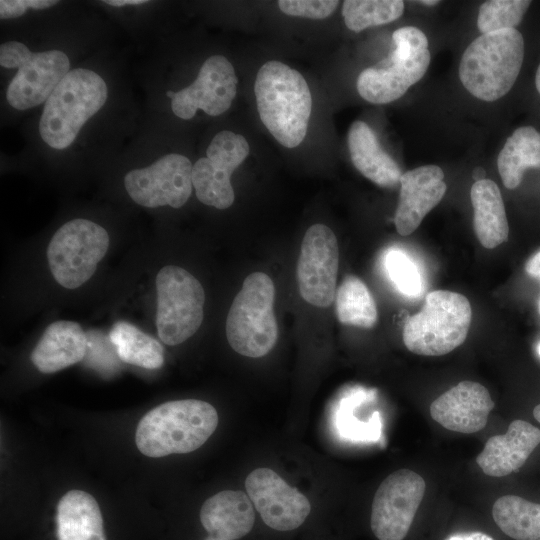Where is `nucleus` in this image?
Segmentation results:
<instances>
[{"instance_id": "1", "label": "nucleus", "mask_w": 540, "mask_h": 540, "mask_svg": "<svg viewBox=\"0 0 540 540\" xmlns=\"http://www.w3.org/2000/svg\"><path fill=\"white\" fill-rule=\"evenodd\" d=\"M254 92L261 121L283 146L294 148L305 138L312 97L304 77L288 65L272 60L259 69Z\"/></svg>"}, {"instance_id": "2", "label": "nucleus", "mask_w": 540, "mask_h": 540, "mask_svg": "<svg viewBox=\"0 0 540 540\" xmlns=\"http://www.w3.org/2000/svg\"><path fill=\"white\" fill-rule=\"evenodd\" d=\"M217 425L218 413L208 402L197 399L169 401L142 417L135 442L139 451L148 457L189 453L201 447Z\"/></svg>"}, {"instance_id": "3", "label": "nucleus", "mask_w": 540, "mask_h": 540, "mask_svg": "<svg viewBox=\"0 0 540 540\" xmlns=\"http://www.w3.org/2000/svg\"><path fill=\"white\" fill-rule=\"evenodd\" d=\"M525 43L516 29L482 34L464 51L459 78L474 97L495 101L516 82L524 60Z\"/></svg>"}, {"instance_id": "4", "label": "nucleus", "mask_w": 540, "mask_h": 540, "mask_svg": "<svg viewBox=\"0 0 540 540\" xmlns=\"http://www.w3.org/2000/svg\"><path fill=\"white\" fill-rule=\"evenodd\" d=\"M107 92L105 81L94 71H69L45 102L39 124L43 141L55 149L70 146L86 121L105 104Z\"/></svg>"}, {"instance_id": "5", "label": "nucleus", "mask_w": 540, "mask_h": 540, "mask_svg": "<svg viewBox=\"0 0 540 540\" xmlns=\"http://www.w3.org/2000/svg\"><path fill=\"white\" fill-rule=\"evenodd\" d=\"M472 321V308L462 294L434 290L422 309L403 328L406 348L417 355L442 356L464 343Z\"/></svg>"}, {"instance_id": "6", "label": "nucleus", "mask_w": 540, "mask_h": 540, "mask_svg": "<svg viewBox=\"0 0 540 540\" xmlns=\"http://www.w3.org/2000/svg\"><path fill=\"white\" fill-rule=\"evenodd\" d=\"M275 286L263 272L248 275L226 319V337L237 353L251 358L268 354L278 339Z\"/></svg>"}, {"instance_id": "7", "label": "nucleus", "mask_w": 540, "mask_h": 540, "mask_svg": "<svg viewBox=\"0 0 540 540\" xmlns=\"http://www.w3.org/2000/svg\"><path fill=\"white\" fill-rule=\"evenodd\" d=\"M394 51L377 65L363 70L357 79L360 96L373 104H386L402 97L423 78L429 64L428 39L417 27L394 31Z\"/></svg>"}, {"instance_id": "8", "label": "nucleus", "mask_w": 540, "mask_h": 540, "mask_svg": "<svg viewBox=\"0 0 540 540\" xmlns=\"http://www.w3.org/2000/svg\"><path fill=\"white\" fill-rule=\"evenodd\" d=\"M156 328L160 340L170 346L194 335L204 317L205 293L187 270L168 265L156 276Z\"/></svg>"}, {"instance_id": "9", "label": "nucleus", "mask_w": 540, "mask_h": 540, "mask_svg": "<svg viewBox=\"0 0 540 540\" xmlns=\"http://www.w3.org/2000/svg\"><path fill=\"white\" fill-rule=\"evenodd\" d=\"M108 247L109 235L102 226L87 219L68 221L48 245L50 271L59 285L76 289L92 277Z\"/></svg>"}, {"instance_id": "10", "label": "nucleus", "mask_w": 540, "mask_h": 540, "mask_svg": "<svg viewBox=\"0 0 540 540\" xmlns=\"http://www.w3.org/2000/svg\"><path fill=\"white\" fill-rule=\"evenodd\" d=\"M0 64L4 68H18L6 93L8 103L18 110L47 101L70 67L69 59L62 51L32 53L17 41L1 44Z\"/></svg>"}, {"instance_id": "11", "label": "nucleus", "mask_w": 540, "mask_h": 540, "mask_svg": "<svg viewBox=\"0 0 540 540\" xmlns=\"http://www.w3.org/2000/svg\"><path fill=\"white\" fill-rule=\"evenodd\" d=\"M426 484L422 476L410 469H399L388 475L375 492L370 528L378 540H403L423 500Z\"/></svg>"}, {"instance_id": "12", "label": "nucleus", "mask_w": 540, "mask_h": 540, "mask_svg": "<svg viewBox=\"0 0 540 540\" xmlns=\"http://www.w3.org/2000/svg\"><path fill=\"white\" fill-rule=\"evenodd\" d=\"M248 154L249 144L242 135L231 131L217 133L206 157L193 165L192 183L198 200L217 209L229 208L235 198L231 175Z\"/></svg>"}, {"instance_id": "13", "label": "nucleus", "mask_w": 540, "mask_h": 540, "mask_svg": "<svg viewBox=\"0 0 540 540\" xmlns=\"http://www.w3.org/2000/svg\"><path fill=\"white\" fill-rule=\"evenodd\" d=\"M339 268V247L333 231L314 224L304 235L297 263L302 298L316 307H328L334 299Z\"/></svg>"}, {"instance_id": "14", "label": "nucleus", "mask_w": 540, "mask_h": 540, "mask_svg": "<svg viewBox=\"0 0 540 540\" xmlns=\"http://www.w3.org/2000/svg\"><path fill=\"white\" fill-rule=\"evenodd\" d=\"M245 488L264 525L277 533L299 529L311 513L308 498L269 468L250 472Z\"/></svg>"}, {"instance_id": "15", "label": "nucleus", "mask_w": 540, "mask_h": 540, "mask_svg": "<svg viewBox=\"0 0 540 540\" xmlns=\"http://www.w3.org/2000/svg\"><path fill=\"white\" fill-rule=\"evenodd\" d=\"M192 169L187 157L168 154L146 168L128 172L124 185L132 200L141 206L180 208L192 193Z\"/></svg>"}, {"instance_id": "16", "label": "nucleus", "mask_w": 540, "mask_h": 540, "mask_svg": "<svg viewBox=\"0 0 540 540\" xmlns=\"http://www.w3.org/2000/svg\"><path fill=\"white\" fill-rule=\"evenodd\" d=\"M237 82L230 61L222 55H213L203 63L196 80L174 94L172 111L185 120L195 116L198 109L210 116L220 115L231 106Z\"/></svg>"}, {"instance_id": "17", "label": "nucleus", "mask_w": 540, "mask_h": 540, "mask_svg": "<svg viewBox=\"0 0 540 540\" xmlns=\"http://www.w3.org/2000/svg\"><path fill=\"white\" fill-rule=\"evenodd\" d=\"M494 406L487 388L465 380L436 398L430 405V415L450 431L471 434L486 426Z\"/></svg>"}, {"instance_id": "18", "label": "nucleus", "mask_w": 540, "mask_h": 540, "mask_svg": "<svg viewBox=\"0 0 540 540\" xmlns=\"http://www.w3.org/2000/svg\"><path fill=\"white\" fill-rule=\"evenodd\" d=\"M446 190L444 172L437 165L419 166L403 173L394 217L397 232L402 236L414 232Z\"/></svg>"}, {"instance_id": "19", "label": "nucleus", "mask_w": 540, "mask_h": 540, "mask_svg": "<svg viewBox=\"0 0 540 540\" xmlns=\"http://www.w3.org/2000/svg\"><path fill=\"white\" fill-rule=\"evenodd\" d=\"M539 443V428L524 420H514L505 434L487 440L476 462L486 475L504 477L519 470Z\"/></svg>"}, {"instance_id": "20", "label": "nucleus", "mask_w": 540, "mask_h": 540, "mask_svg": "<svg viewBox=\"0 0 540 540\" xmlns=\"http://www.w3.org/2000/svg\"><path fill=\"white\" fill-rule=\"evenodd\" d=\"M255 511L243 491L224 490L203 503L199 519L208 536L218 540H241L255 527Z\"/></svg>"}, {"instance_id": "21", "label": "nucleus", "mask_w": 540, "mask_h": 540, "mask_svg": "<svg viewBox=\"0 0 540 540\" xmlns=\"http://www.w3.org/2000/svg\"><path fill=\"white\" fill-rule=\"evenodd\" d=\"M87 334L73 321L51 323L31 353V361L42 373H54L84 360Z\"/></svg>"}, {"instance_id": "22", "label": "nucleus", "mask_w": 540, "mask_h": 540, "mask_svg": "<svg viewBox=\"0 0 540 540\" xmlns=\"http://www.w3.org/2000/svg\"><path fill=\"white\" fill-rule=\"evenodd\" d=\"M348 148L355 168L380 187L400 183V167L381 147L374 131L363 121H355L348 132Z\"/></svg>"}, {"instance_id": "23", "label": "nucleus", "mask_w": 540, "mask_h": 540, "mask_svg": "<svg viewBox=\"0 0 540 540\" xmlns=\"http://www.w3.org/2000/svg\"><path fill=\"white\" fill-rule=\"evenodd\" d=\"M473 226L477 239L487 249L503 244L509 237L504 202L497 184L490 179L475 181L470 190Z\"/></svg>"}, {"instance_id": "24", "label": "nucleus", "mask_w": 540, "mask_h": 540, "mask_svg": "<svg viewBox=\"0 0 540 540\" xmlns=\"http://www.w3.org/2000/svg\"><path fill=\"white\" fill-rule=\"evenodd\" d=\"M58 540H106L95 498L81 490L67 492L57 506Z\"/></svg>"}, {"instance_id": "25", "label": "nucleus", "mask_w": 540, "mask_h": 540, "mask_svg": "<svg viewBox=\"0 0 540 540\" xmlns=\"http://www.w3.org/2000/svg\"><path fill=\"white\" fill-rule=\"evenodd\" d=\"M497 167L504 186L517 188L528 168H540V132L532 126L517 128L501 149Z\"/></svg>"}, {"instance_id": "26", "label": "nucleus", "mask_w": 540, "mask_h": 540, "mask_svg": "<svg viewBox=\"0 0 540 540\" xmlns=\"http://www.w3.org/2000/svg\"><path fill=\"white\" fill-rule=\"evenodd\" d=\"M108 337L119 359L127 364L158 369L164 363L162 344L129 322H116Z\"/></svg>"}, {"instance_id": "27", "label": "nucleus", "mask_w": 540, "mask_h": 540, "mask_svg": "<svg viewBox=\"0 0 540 540\" xmlns=\"http://www.w3.org/2000/svg\"><path fill=\"white\" fill-rule=\"evenodd\" d=\"M492 516L503 533L515 540H540V504L504 495L493 504Z\"/></svg>"}, {"instance_id": "28", "label": "nucleus", "mask_w": 540, "mask_h": 540, "mask_svg": "<svg viewBox=\"0 0 540 540\" xmlns=\"http://www.w3.org/2000/svg\"><path fill=\"white\" fill-rule=\"evenodd\" d=\"M336 314L345 325L372 328L377 321L375 300L365 283L356 276H346L336 292Z\"/></svg>"}, {"instance_id": "29", "label": "nucleus", "mask_w": 540, "mask_h": 540, "mask_svg": "<svg viewBox=\"0 0 540 540\" xmlns=\"http://www.w3.org/2000/svg\"><path fill=\"white\" fill-rule=\"evenodd\" d=\"M403 11L401 0H346L342 5L345 25L354 32L390 23L401 17Z\"/></svg>"}, {"instance_id": "30", "label": "nucleus", "mask_w": 540, "mask_h": 540, "mask_svg": "<svg viewBox=\"0 0 540 540\" xmlns=\"http://www.w3.org/2000/svg\"><path fill=\"white\" fill-rule=\"evenodd\" d=\"M531 1L490 0L479 9L477 26L482 34L513 29L520 24Z\"/></svg>"}, {"instance_id": "31", "label": "nucleus", "mask_w": 540, "mask_h": 540, "mask_svg": "<svg viewBox=\"0 0 540 540\" xmlns=\"http://www.w3.org/2000/svg\"><path fill=\"white\" fill-rule=\"evenodd\" d=\"M390 279L404 295L414 297L421 291V278L414 262L404 253L391 251L386 256Z\"/></svg>"}, {"instance_id": "32", "label": "nucleus", "mask_w": 540, "mask_h": 540, "mask_svg": "<svg viewBox=\"0 0 540 540\" xmlns=\"http://www.w3.org/2000/svg\"><path fill=\"white\" fill-rule=\"evenodd\" d=\"M86 334L88 347L84 359L87 365L102 374L114 373L119 365L117 360L119 357L110 339L106 342L102 334L95 331H89Z\"/></svg>"}, {"instance_id": "33", "label": "nucleus", "mask_w": 540, "mask_h": 540, "mask_svg": "<svg viewBox=\"0 0 540 540\" xmlns=\"http://www.w3.org/2000/svg\"><path fill=\"white\" fill-rule=\"evenodd\" d=\"M339 1L333 0H280V10L290 16L324 19L337 8Z\"/></svg>"}, {"instance_id": "34", "label": "nucleus", "mask_w": 540, "mask_h": 540, "mask_svg": "<svg viewBox=\"0 0 540 540\" xmlns=\"http://www.w3.org/2000/svg\"><path fill=\"white\" fill-rule=\"evenodd\" d=\"M58 1L51 0H1V19L16 18L23 15L28 8L45 9L54 6Z\"/></svg>"}, {"instance_id": "35", "label": "nucleus", "mask_w": 540, "mask_h": 540, "mask_svg": "<svg viewBox=\"0 0 540 540\" xmlns=\"http://www.w3.org/2000/svg\"><path fill=\"white\" fill-rule=\"evenodd\" d=\"M444 540H495L490 535L480 531L455 532L447 536Z\"/></svg>"}, {"instance_id": "36", "label": "nucleus", "mask_w": 540, "mask_h": 540, "mask_svg": "<svg viewBox=\"0 0 540 540\" xmlns=\"http://www.w3.org/2000/svg\"><path fill=\"white\" fill-rule=\"evenodd\" d=\"M525 270L530 276L540 278V251L527 261Z\"/></svg>"}, {"instance_id": "37", "label": "nucleus", "mask_w": 540, "mask_h": 540, "mask_svg": "<svg viewBox=\"0 0 540 540\" xmlns=\"http://www.w3.org/2000/svg\"><path fill=\"white\" fill-rule=\"evenodd\" d=\"M104 2L112 6L140 5L147 3L145 0H107Z\"/></svg>"}, {"instance_id": "38", "label": "nucleus", "mask_w": 540, "mask_h": 540, "mask_svg": "<svg viewBox=\"0 0 540 540\" xmlns=\"http://www.w3.org/2000/svg\"><path fill=\"white\" fill-rule=\"evenodd\" d=\"M535 86L538 93L540 94V64L538 65L536 74H535Z\"/></svg>"}, {"instance_id": "39", "label": "nucleus", "mask_w": 540, "mask_h": 540, "mask_svg": "<svg viewBox=\"0 0 540 540\" xmlns=\"http://www.w3.org/2000/svg\"><path fill=\"white\" fill-rule=\"evenodd\" d=\"M533 416L540 423V404L534 407Z\"/></svg>"}, {"instance_id": "40", "label": "nucleus", "mask_w": 540, "mask_h": 540, "mask_svg": "<svg viewBox=\"0 0 540 540\" xmlns=\"http://www.w3.org/2000/svg\"><path fill=\"white\" fill-rule=\"evenodd\" d=\"M418 3H421L423 5H427V6H433V5H436V4L440 3V2L437 1V0H422V1H418Z\"/></svg>"}, {"instance_id": "41", "label": "nucleus", "mask_w": 540, "mask_h": 540, "mask_svg": "<svg viewBox=\"0 0 540 540\" xmlns=\"http://www.w3.org/2000/svg\"><path fill=\"white\" fill-rule=\"evenodd\" d=\"M166 94H167L168 97H170L172 99L175 93L172 92V91H168Z\"/></svg>"}, {"instance_id": "42", "label": "nucleus", "mask_w": 540, "mask_h": 540, "mask_svg": "<svg viewBox=\"0 0 540 540\" xmlns=\"http://www.w3.org/2000/svg\"><path fill=\"white\" fill-rule=\"evenodd\" d=\"M204 540H218V539H216V538H214L212 536H207Z\"/></svg>"}, {"instance_id": "43", "label": "nucleus", "mask_w": 540, "mask_h": 540, "mask_svg": "<svg viewBox=\"0 0 540 540\" xmlns=\"http://www.w3.org/2000/svg\"><path fill=\"white\" fill-rule=\"evenodd\" d=\"M538 354L540 355V344L537 347Z\"/></svg>"}]
</instances>
